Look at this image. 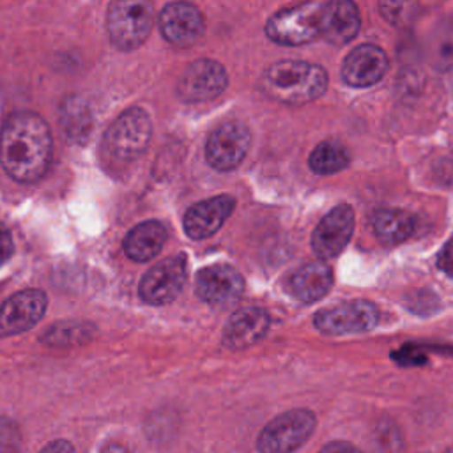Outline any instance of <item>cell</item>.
<instances>
[{
	"instance_id": "cell-24",
	"label": "cell",
	"mask_w": 453,
	"mask_h": 453,
	"mask_svg": "<svg viewBox=\"0 0 453 453\" xmlns=\"http://www.w3.org/2000/svg\"><path fill=\"white\" fill-rule=\"evenodd\" d=\"M409 0H382L380 2V12L395 23V19H400L402 14L407 11Z\"/></svg>"
},
{
	"instance_id": "cell-2",
	"label": "cell",
	"mask_w": 453,
	"mask_h": 453,
	"mask_svg": "<svg viewBox=\"0 0 453 453\" xmlns=\"http://www.w3.org/2000/svg\"><path fill=\"white\" fill-rule=\"evenodd\" d=\"M327 73L310 62L280 60L269 65L260 80L265 96L285 104H304L326 92Z\"/></svg>"
},
{
	"instance_id": "cell-27",
	"label": "cell",
	"mask_w": 453,
	"mask_h": 453,
	"mask_svg": "<svg viewBox=\"0 0 453 453\" xmlns=\"http://www.w3.org/2000/svg\"><path fill=\"white\" fill-rule=\"evenodd\" d=\"M46 451H57V449H67V451H71L73 449V446L69 444V442H65V441H55V442H51V444H48L46 448H44Z\"/></svg>"
},
{
	"instance_id": "cell-10",
	"label": "cell",
	"mask_w": 453,
	"mask_h": 453,
	"mask_svg": "<svg viewBox=\"0 0 453 453\" xmlns=\"http://www.w3.org/2000/svg\"><path fill=\"white\" fill-rule=\"evenodd\" d=\"M228 83L225 67L211 58L191 62L177 81V96L186 103H200L218 97Z\"/></svg>"
},
{
	"instance_id": "cell-12",
	"label": "cell",
	"mask_w": 453,
	"mask_h": 453,
	"mask_svg": "<svg viewBox=\"0 0 453 453\" xmlns=\"http://www.w3.org/2000/svg\"><path fill=\"white\" fill-rule=\"evenodd\" d=\"M48 297L39 288H27L11 296L0 306V338L14 336L34 327L44 315Z\"/></svg>"
},
{
	"instance_id": "cell-3",
	"label": "cell",
	"mask_w": 453,
	"mask_h": 453,
	"mask_svg": "<svg viewBox=\"0 0 453 453\" xmlns=\"http://www.w3.org/2000/svg\"><path fill=\"white\" fill-rule=\"evenodd\" d=\"M152 124L149 113L142 108H129L122 111L108 127L103 138V147L108 161L124 166L134 161L149 145Z\"/></svg>"
},
{
	"instance_id": "cell-6",
	"label": "cell",
	"mask_w": 453,
	"mask_h": 453,
	"mask_svg": "<svg viewBox=\"0 0 453 453\" xmlns=\"http://www.w3.org/2000/svg\"><path fill=\"white\" fill-rule=\"evenodd\" d=\"M315 414L310 409H292L265 425L257 448L264 453H288L303 446L315 430Z\"/></svg>"
},
{
	"instance_id": "cell-20",
	"label": "cell",
	"mask_w": 453,
	"mask_h": 453,
	"mask_svg": "<svg viewBox=\"0 0 453 453\" xmlns=\"http://www.w3.org/2000/svg\"><path fill=\"white\" fill-rule=\"evenodd\" d=\"M168 237L166 226L161 221L150 219L136 225L124 239V253L134 262H147L156 257Z\"/></svg>"
},
{
	"instance_id": "cell-14",
	"label": "cell",
	"mask_w": 453,
	"mask_h": 453,
	"mask_svg": "<svg viewBox=\"0 0 453 453\" xmlns=\"http://www.w3.org/2000/svg\"><path fill=\"white\" fill-rule=\"evenodd\" d=\"M244 290L242 274L228 264H214L198 271L195 278L196 296L209 304L226 306L241 297Z\"/></svg>"
},
{
	"instance_id": "cell-9",
	"label": "cell",
	"mask_w": 453,
	"mask_h": 453,
	"mask_svg": "<svg viewBox=\"0 0 453 453\" xmlns=\"http://www.w3.org/2000/svg\"><path fill=\"white\" fill-rule=\"evenodd\" d=\"M186 278V258L182 255L168 257L143 274L138 294L145 303L163 306L172 303L182 292Z\"/></svg>"
},
{
	"instance_id": "cell-21",
	"label": "cell",
	"mask_w": 453,
	"mask_h": 453,
	"mask_svg": "<svg viewBox=\"0 0 453 453\" xmlns=\"http://www.w3.org/2000/svg\"><path fill=\"white\" fill-rule=\"evenodd\" d=\"M373 232L382 244L393 246L405 241L414 230V218L411 212L396 207H384L373 214Z\"/></svg>"
},
{
	"instance_id": "cell-5",
	"label": "cell",
	"mask_w": 453,
	"mask_h": 453,
	"mask_svg": "<svg viewBox=\"0 0 453 453\" xmlns=\"http://www.w3.org/2000/svg\"><path fill=\"white\" fill-rule=\"evenodd\" d=\"M265 34L283 46H299L322 37V2H301L274 12L265 23Z\"/></svg>"
},
{
	"instance_id": "cell-15",
	"label": "cell",
	"mask_w": 453,
	"mask_h": 453,
	"mask_svg": "<svg viewBox=\"0 0 453 453\" xmlns=\"http://www.w3.org/2000/svg\"><path fill=\"white\" fill-rule=\"evenodd\" d=\"M388 65V55L380 46L359 44L345 57L342 64V78L350 87H372L382 80Z\"/></svg>"
},
{
	"instance_id": "cell-4",
	"label": "cell",
	"mask_w": 453,
	"mask_h": 453,
	"mask_svg": "<svg viewBox=\"0 0 453 453\" xmlns=\"http://www.w3.org/2000/svg\"><path fill=\"white\" fill-rule=\"evenodd\" d=\"M154 23L150 0H113L106 12V30L115 48L136 50L145 42Z\"/></svg>"
},
{
	"instance_id": "cell-13",
	"label": "cell",
	"mask_w": 453,
	"mask_h": 453,
	"mask_svg": "<svg viewBox=\"0 0 453 453\" xmlns=\"http://www.w3.org/2000/svg\"><path fill=\"white\" fill-rule=\"evenodd\" d=\"M354 209L349 203L333 207L311 234V250L320 258H333L347 246L354 232Z\"/></svg>"
},
{
	"instance_id": "cell-7",
	"label": "cell",
	"mask_w": 453,
	"mask_h": 453,
	"mask_svg": "<svg viewBox=\"0 0 453 453\" xmlns=\"http://www.w3.org/2000/svg\"><path fill=\"white\" fill-rule=\"evenodd\" d=\"M379 310L365 299L345 301L315 313L313 324L324 334H354L365 333L377 326Z\"/></svg>"
},
{
	"instance_id": "cell-19",
	"label": "cell",
	"mask_w": 453,
	"mask_h": 453,
	"mask_svg": "<svg viewBox=\"0 0 453 453\" xmlns=\"http://www.w3.org/2000/svg\"><path fill=\"white\" fill-rule=\"evenodd\" d=\"M333 285V271L327 264L315 260L301 265L288 280L290 294L303 303L322 299Z\"/></svg>"
},
{
	"instance_id": "cell-17",
	"label": "cell",
	"mask_w": 453,
	"mask_h": 453,
	"mask_svg": "<svg viewBox=\"0 0 453 453\" xmlns=\"http://www.w3.org/2000/svg\"><path fill=\"white\" fill-rule=\"evenodd\" d=\"M269 324L271 319L265 310L257 306L241 308L226 320L221 343L230 350L248 349L265 336Z\"/></svg>"
},
{
	"instance_id": "cell-23",
	"label": "cell",
	"mask_w": 453,
	"mask_h": 453,
	"mask_svg": "<svg viewBox=\"0 0 453 453\" xmlns=\"http://www.w3.org/2000/svg\"><path fill=\"white\" fill-rule=\"evenodd\" d=\"M92 333H94V327L90 324L64 322V324H55V327L48 329L42 338L48 345L67 347V345H76L80 342H87L92 336Z\"/></svg>"
},
{
	"instance_id": "cell-18",
	"label": "cell",
	"mask_w": 453,
	"mask_h": 453,
	"mask_svg": "<svg viewBox=\"0 0 453 453\" xmlns=\"http://www.w3.org/2000/svg\"><path fill=\"white\" fill-rule=\"evenodd\" d=\"M361 27L359 9L354 0L322 2V37L331 44L350 42Z\"/></svg>"
},
{
	"instance_id": "cell-11",
	"label": "cell",
	"mask_w": 453,
	"mask_h": 453,
	"mask_svg": "<svg viewBox=\"0 0 453 453\" xmlns=\"http://www.w3.org/2000/svg\"><path fill=\"white\" fill-rule=\"evenodd\" d=\"M161 35L177 48H188L200 41L205 21L200 9L186 0H175L163 7L157 18Z\"/></svg>"
},
{
	"instance_id": "cell-25",
	"label": "cell",
	"mask_w": 453,
	"mask_h": 453,
	"mask_svg": "<svg viewBox=\"0 0 453 453\" xmlns=\"http://www.w3.org/2000/svg\"><path fill=\"white\" fill-rule=\"evenodd\" d=\"M437 265H439V269H441L444 274H448V276L453 278V239H449V241L444 244V248L441 250L439 258H437Z\"/></svg>"
},
{
	"instance_id": "cell-22",
	"label": "cell",
	"mask_w": 453,
	"mask_h": 453,
	"mask_svg": "<svg viewBox=\"0 0 453 453\" xmlns=\"http://www.w3.org/2000/svg\"><path fill=\"white\" fill-rule=\"evenodd\" d=\"M350 163L347 147L334 140L320 142L310 154L308 165L319 175H331L343 170Z\"/></svg>"
},
{
	"instance_id": "cell-8",
	"label": "cell",
	"mask_w": 453,
	"mask_h": 453,
	"mask_svg": "<svg viewBox=\"0 0 453 453\" xmlns=\"http://www.w3.org/2000/svg\"><path fill=\"white\" fill-rule=\"evenodd\" d=\"M250 142V129L241 120H225L209 133L205 159L214 170H234L244 159Z\"/></svg>"
},
{
	"instance_id": "cell-16",
	"label": "cell",
	"mask_w": 453,
	"mask_h": 453,
	"mask_svg": "<svg viewBox=\"0 0 453 453\" xmlns=\"http://www.w3.org/2000/svg\"><path fill=\"white\" fill-rule=\"evenodd\" d=\"M235 207L230 195H218L191 205L184 216V232L193 241L211 237L221 228Z\"/></svg>"
},
{
	"instance_id": "cell-1",
	"label": "cell",
	"mask_w": 453,
	"mask_h": 453,
	"mask_svg": "<svg viewBox=\"0 0 453 453\" xmlns=\"http://www.w3.org/2000/svg\"><path fill=\"white\" fill-rule=\"evenodd\" d=\"M51 131L34 111H16L0 131V163L5 173L23 184L37 182L51 163Z\"/></svg>"
},
{
	"instance_id": "cell-26",
	"label": "cell",
	"mask_w": 453,
	"mask_h": 453,
	"mask_svg": "<svg viewBox=\"0 0 453 453\" xmlns=\"http://www.w3.org/2000/svg\"><path fill=\"white\" fill-rule=\"evenodd\" d=\"M12 250H14L12 237H11L9 230L0 225V265L9 260V257L12 255Z\"/></svg>"
}]
</instances>
